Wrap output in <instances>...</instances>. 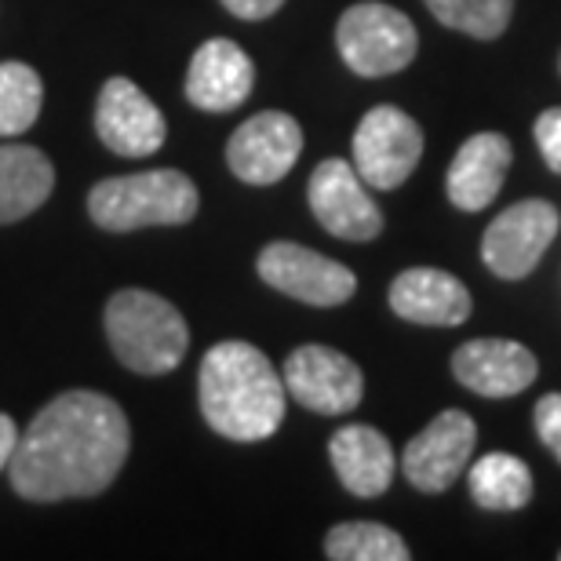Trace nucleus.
Listing matches in <instances>:
<instances>
[{"label":"nucleus","mask_w":561,"mask_h":561,"mask_svg":"<svg viewBox=\"0 0 561 561\" xmlns=\"http://www.w3.org/2000/svg\"><path fill=\"white\" fill-rule=\"evenodd\" d=\"M131 448L125 409L99 390H66L19 434L11 489L30 503L88 500L114 485Z\"/></svg>","instance_id":"obj_1"},{"label":"nucleus","mask_w":561,"mask_h":561,"mask_svg":"<svg viewBox=\"0 0 561 561\" xmlns=\"http://www.w3.org/2000/svg\"><path fill=\"white\" fill-rule=\"evenodd\" d=\"M201 416L230 442H266L285 423L288 390L260 346L222 340L205 354L197 373Z\"/></svg>","instance_id":"obj_2"},{"label":"nucleus","mask_w":561,"mask_h":561,"mask_svg":"<svg viewBox=\"0 0 561 561\" xmlns=\"http://www.w3.org/2000/svg\"><path fill=\"white\" fill-rule=\"evenodd\" d=\"M110 351L128 373L164 376L175 373L186 357L190 329L172 302L146 288H121L110 296L106 313Z\"/></svg>","instance_id":"obj_3"},{"label":"nucleus","mask_w":561,"mask_h":561,"mask_svg":"<svg viewBox=\"0 0 561 561\" xmlns=\"http://www.w3.org/2000/svg\"><path fill=\"white\" fill-rule=\"evenodd\" d=\"M201 194L194 179L175 168H153L139 175H114L92 186L88 216L110 233H131L142 227H183L197 216Z\"/></svg>","instance_id":"obj_4"},{"label":"nucleus","mask_w":561,"mask_h":561,"mask_svg":"<svg viewBox=\"0 0 561 561\" xmlns=\"http://www.w3.org/2000/svg\"><path fill=\"white\" fill-rule=\"evenodd\" d=\"M335 48L357 77H390L412 66L420 33L405 11L379 0H362L335 22Z\"/></svg>","instance_id":"obj_5"},{"label":"nucleus","mask_w":561,"mask_h":561,"mask_svg":"<svg viewBox=\"0 0 561 561\" xmlns=\"http://www.w3.org/2000/svg\"><path fill=\"white\" fill-rule=\"evenodd\" d=\"M423 157V128L398 106H373L354 131V168L373 190H398Z\"/></svg>","instance_id":"obj_6"},{"label":"nucleus","mask_w":561,"mask_h":561,"mask_svg":"<svg viewBox=\"0 0 561 561\" xmlns=\"http://www.w3.org/2000/svg\"><path fill=\"white\" fill-rule=\"evenodd\" d=\"M255 271L274 291L307 302V307H343L357 291L351 266L313 249H302L296 241H271L255 260Z\"/></svg>","instance_id":"obj_7"},{"label":"nucleus","mask_w":561,"mask_h":561,"mask_svg":"<svg viewBox=\"0 0 561 561\" xmlns=\"http://www.w3.org/2000/svg\"><path fill=\"white\" fill-rule=\"evenodd\" d=\"M280 379H285L288 398L318 416H346L365 398V376L357 362L324 343H307L291 351Z\"/></svg>","instance_id":"obj_8"},{"label":"nucleus","mask_w":561,"mask_h":561,"mask_svg":"<svg viewBox=\"0 0 561 561\" xmlns=\"http://www.w3.org/2000/svg\"><path fill=\"white\" fill-rule=\"evenodd\" d=\"M558 208L551 201H518L489 222L485 238H481V260L496 277L522 280L540 266L543 252L558 238Z\"/></svg>","instance_id":"obj_9"},{"label":"nucleus","mask_w":561,"mask_h":561,"mask_svg":"<svg viewBox=\"0 0 561 561\" xmlns=\"http://www.w3.org/2000/svg\"><path fill=\"white\" fill-rule=\"evenodd\" d=\"M307 201L313 219L340 241H373L383 233V211L368 194V183L343 157H329L310 172Z\"/></svg>","instance_id":"obj_10"},{"label":"nucleus","mask_w":561,"mask_h":561,"mask_svg":"<svg viewBox=\"0 0 561 561\" xmlns=\"http://www.w3.org/2000/svg\"><path fill=\"white\" fill-rule=\"evenodd\" d=\"M478 445V423L459 409H445L434 416L423 431L412 437L401 453V474L409 478L412 489L420 492H445L453 489L463 470L470 467Z\"/></svg>","instance_id":"obj_11"},{"label":"nucleus","mask_w":561,"mask_h":561,"mask_svg":"<svg viewBox=\"0 0 561 561\" xmlns=\"http://www.w3.org/2000/svg\"><path fill=\"white\" fill-rule=\"evenodd\" d=\"M302 153V128L280 110H263L249 117L227 142L230 172L249 186L280 183Z\"/></svg>","instance_id":"obj_12"},{"label":"nucleus","mask_w":561,"mask_h":561,"mask_svg":"<svg viewBox=\"0 0 561 561\" xmlns=\"http://www.w3.org/2000/svg\"><path fill=\"white\" fill-rule=\"evenodd\" d=\"M95 136L117 157H150L164 146L168 125L136 81L110 77L95 99Z\"/></svg>","instance_id":"obj_13"},{"label":"nucleus","mask_w":561,"mask_h":561,"mask_svg":"<svg viewBox=\"0 0 561 561\" xmlns=\"http://www.w3.org/2000/svg\"><path fill=\"white\" fill-rule=\"evenodd\" d=\"M453 376L478 398H514L540 376V362L518 340H470L453 354Z\"/></svg>","instance_id":"obj_14"},{"label":"nucleus","mask_w":561,"mask_h":561,"mask_svg":"<svg viewBox=\"0 0 561 561\" xmlns=\"http://www.w3.org/2000/svg\"><path fill=\"white\" fill-rule=\"evenodd\" d=\"M255 88V66L249 51L230 37H211L194 51L186 70V99L205 114L238 110Z\"/></svg>","instance_id":"obj_15"},{"label":"nucleus","mask_w":561,"mask_h":561,"mask_svg":"<svg viewBox=\"0 0 561 561\" xmlns=\"http://www.w3.org/2000/svg\"><path fill=\"white\" fill-rule=\"evenodd\" d=\"M387 299H390V310H394L401 321L431 324V329L463 324L470 318V310H474V299H470L463 280L448 271H437V266H412V271H401L390 280Z\"/></svg>","instance_id":"obj_16"},{"label":"nucleus","mask_w":561,"mask_h":561,"mask_svg":"<svg viewBox=\"0 0 561 561\" xmlns=\"http://www.w3.org/2000/svg\"><path fill=\"white\" fill-rule=\"evenodd\" d=\"M514 150L500 131H478L456 150L445 175V194L459 211H481L500 197L507 183Z\"/></svg>","instance_id":"obj_17"},{"label":"nucleus","mask_w":561,"mask_h":561,"mask_svg":"<svg viewBox=\"0 0 561 561\" xmlns=\"http://www.w3.org/2000/svg\"><path fill=\"white\" fill-rule=\"evenodd\" d=\"M332 470L340 478V485L357 500H376L390 489V481L398 474V456L383 431L368 423L340 426L329 442Z\"/></svg>","instance_id":"obj_18"},{"label":"nucleus","mask_w":561,"mask_h":561,"mask_svg":"<svg viewBox=\"0 0 561 561\" xmlns=\"http://www.w3.org/2000/svg\"><path fill=\"white\" fill-rule=\"evenodd\" d=\"M55 190L48 153L26 142L0 146V227L33 216Z\"/></svg>","instance_id":"obj_19"},{"label":"nucleus","mask_w":561,"mask_h":561,"mask_svg":"<svg viewBox=\"0 0 561 561\" xmlns=\"http://www.w3.org/2000/svg\"><path fill=\"white\" fill-rule=\"evenodd\" d=\"M470 500L481 511H522L533 500V470L511 453H489L470 467Z\"/></svg>","instance_id":"obj_20"},{"label":"nucleus","mask_w":561,"mask_h":561,"mask_svg":"<svg viewBox=\"0 0 561 561\" xmlns=\"http://www.w3.org/2000/svg\"><path fill=\"white\" fill-rule=\"evenodd\" d=\"M44 106V81L26 62H0V139H15L37 125Z\"/></svg>","instance_id":"obj_21"},{"label":"nucleus","mask_w":561,"mask_h":561,"mask_svg":"<svg viewBox=\"0 0 561 561\" xmlns=\"http://www.w3.org/2000/svg\"><path fill=\"white\" fill-rule=\"evenodd\" d=\"M324 554L332 561H409L405 540L376 522H343L324 536Z\"/></svg>","instance_id":"obj_22"},{"label":"nucleus","mask_w":561,"mask_h":561,"mask_svg":"<svg viewBox=\"0 0 561 561\" xmlns=\"http://www.w3.org/2000/svg\"><path fill=\"white\" fill-rule=\"evenodd\" d=\"M423 4L442 26L478 41L503 37L514 15V0H423Z\"/></svg>","instance_id":"obj_23"},{"label":"nucleus","mask_w":561,"mask_h":561,"mask_svg":"<svg viewBox=\"0 0 561 561\" xmlns=\"http://www.w3.org/2000/svg\"><path fill=\"white\" fill-rule=\"evenodd\" d=\"M533 420H536V434H540V442L547 445V453L561 463V394H543L536 401Z\"/></svg>","instance_id":"obj_24"},{"label":"nucleus","mask_w":561,"mask_h":561,"mask_svg":"<svg viewBox=\"0 0 561 561\" xmlns=\"http://www.w3.org/2000/svg\"><path fill=\"white\" fill-rule=\"evenodd\" d=\"M536 146H540L547 168H551L554 175H561V106H551L543 110L540 117H536Z\"/></svg>","instance_id":"obj_25"},{"label":"nucleus","mask_w":561,"mask_h":561,"mask_svg":"<svg viewBox=\"0 0 561 561\" xmlns=\"http://www.w3.org/2000/svg\"><path fill=\"white\" fill-rule=\"evenodd\" d=\"M222 8L230 11L233 19H244V22H263L271 19L274 11L285 4V0H219Z\"/></svg>","instance_id":"obj_26"},{"label":"nucleus","mask_w":561,"mask_h":561,"mask_svg":"<svg viewBox=\"0 0 561 561\" xmlns=\"http://www.w3.org/2000/svg\"><path fill=\"white\" fill-rule=\"evenodd\" d=\"M15 442H19L15 420L0 412V470H8V459H11V453H15Z\"/></svg>","instance_id":"obj_27"},{"label":"nucleus","mask_w":561,"mask_h":561,"mask_svg":"<svg viewBox=\"0 0 561 561\" xmlns=\"http://www.w3.org/2000/svg\"><path fill=\"white\" fill-rule=\"evenodd\" d=\"M558 558H561V554H558Z\"/></svg>","instance_id":"obj_28"}]
</instances>
